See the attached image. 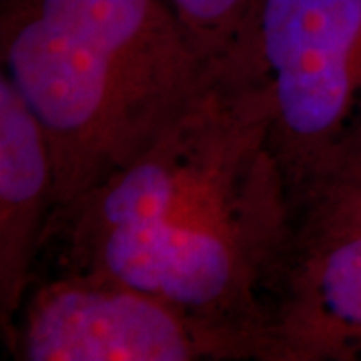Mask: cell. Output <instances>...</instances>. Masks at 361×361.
Listing matches in <instances>:
<instances>
[{
    "instance_id": "cell-3",
    "label": "cell",
    "mask_w": 361,
    "mask_h": 361,
    "mask_svg": "<svg viewBox=\"0 0 361 361\" xmlns=\"http://www.w3.org/2000/svg\"><path fill=\"white\" fill-rule=\"evenodd\" d=\"M227 52L267 90L293 195L361 103V0H259Z\"/></svg>"
},
{
    "instance_id": "cell-2",
    "label": "cell",
    "mask_w": 361,
    "mask_h": 361,
    "mask_svg": "<svg viewBox=\"0 0 361 361\" xmlns=\"http://www.w3.org/2000/svg\"><path fill=\"white\" fill-rule=\"evenodd\" d=\"M0 61L47 135L56 217L141 157L215 59L169 0H0Z\"/></svg>"
},
{
    "instance_id": "cell-5",
    "label": "cell",
    "mask_w": 361,
    "mask_h": 361,
    "mask_svg": "<svg viewBox=\"0 0 361 361\" xmlns=\"http://www.w3.org/2000/svg\"><path fill=\"white\" fill-rule=\"evenodd\" d=\"M267 311L277 361H361V231L287 253Z\"/></svg>"
},
{
    "instance_id": "cell-6",
    "label": "cell",
    "mask_w": 361,
    "mask_h": 361,
    "mask_svg": "<svg viewBox=\"0 0 361 361\" xmlns=\"http://www.w3.org/2000/svg\"><path fill=\"white\" fill-rule=\"evenodd\" d=\"M54 213V169L47 135L0 73V334L6 343L39 275Z\"/></svg>"
},
{
    "instance_id": "cell-4",
    "label": "cell",
    "mask_w": 361,
    "mask_h": 361,
    "mask_svg": "<svg viewBox=\"0 0 361 361\" xmlns=\"http://www.w3.org/2000/svg\"><path fill=\"white\" fill-rule=\"evenodd\" d=\"M4 349L14 361H267L163 297L77 271L35 279Z\"/></svg>"
},
{
    "instance_id": "cell-8",
    "label": "cell",
    "mask_w": 361,
    "mask_h": 361,
    "mask_svg": "<svg viewBox=\"0 0 361 361\" xmlns=\"http://www.w3.org/2000/svg\"><path fill=\"white\" fill-rule=\"evenodd\" d=\"M259 0H169L207 56L217 59L243 32Z\"/></svg>"
},
{
    "instance_id": "cell-7",
    "label": "cell",
    "mask_w": 361,
    "mask_h": 361,
    "mask_svg": "<svg viewBox=\"0 0 361 361\" xmlns=\"http://www.w3.org/2000/svg\"><path fill=\"white\" fill-rule=\"evenodd\" d=\"M355 231H361V103L291 195V235L285 255Z\"/></svg>"
},
{
    "instance_id": "cell-1",
    "label": "cell",
    "mask_w": 361,
    "mask_h": 361,
    "mask_svg": "<svg viewBox=\"0 0 361 361\" xmlns=\"http://www.w3.org/2000/svg\"><path fill=\"white\" fill-rule=\"evenodd\" d=\"M289 235L267 90L225 52L141 157L52 217L44 251L52 271L106 275L163 297L277 361L267 291Z\"/></svg>"
}]
</instances>
